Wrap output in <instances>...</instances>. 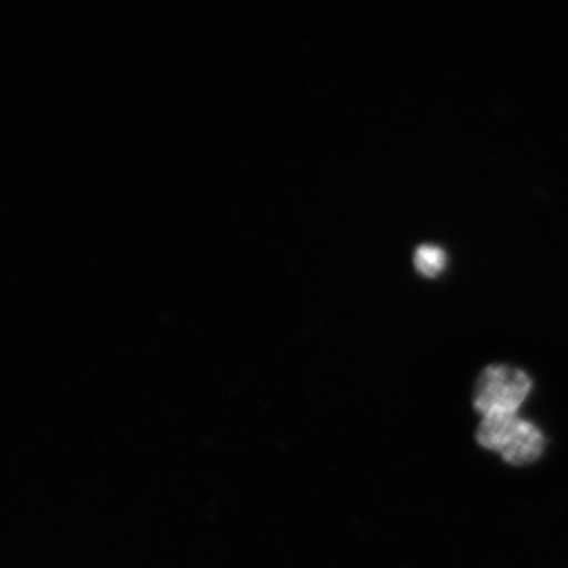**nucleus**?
Masks as SVG:
<instances>
[{
    "label": "nucleus",
    "mask_w": 568,
    "mask_h": 568,
    "mask_svg": "<svg viewBox=\"0 0 568 568\" xmlns=\"http://www.w3.org/2000/svg\"><path fill=\"white\" fill-rule=\"evenodd\" d=\"M529 376L514 366H488L476 386L474 406L481 416L491 413H518L519 406L528 398Z\"/></svg>",
    "instance_id": "f257e3e1"
},
{
    "label": "nucleus",
    "mask_w": 568,
    "mask_h": 568,
    "mask_svg": "<svg viewBox=\"0 0 568 568\" xmlns=\"http://www.w3.org/2000/svg\"><path fill=\"white\" fill-rule=\"evenodd\" d=\"M544 448L545 437L540 429L521 418L499 454L508 465L526 466L537 462L544 454Z\"/></svg>",
    "instance_id": "f03ea898"
},
{
    "label": "nucleus",
    "mask_w": 568,
    "mask_h": 568,
    "mask_svg": "<svg viewBox=\"0 0 568 568\" xmlns=\"http://www.w3.org/2000/svg\"><path fill=\"white\" fill-rule=\"evenodd\" d=\"M481 417L484 418L478 425L477 443L499 454L521 417H518L517 413H491Z\"/></svg>",
    "instance_id": "7ed1b4c3"
},
{
    "label": "nucleus",
    "mask_w": 568,
    "mask_h": 568,
    "mask_svg": "<svg viewBox=\"0 0 568 568\" xmlns=\"http://www.w3.org/2000/svg\"><path fill=\"white\" fill-rule=\"evenodd\" d=\"M414 263L422 275L436 276L443 272L444 265H446V253L435 245H422L420 248H417Z\"/></svg>",
    "instance_id": "20e7f679"
}]
</instances>
